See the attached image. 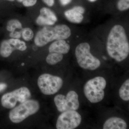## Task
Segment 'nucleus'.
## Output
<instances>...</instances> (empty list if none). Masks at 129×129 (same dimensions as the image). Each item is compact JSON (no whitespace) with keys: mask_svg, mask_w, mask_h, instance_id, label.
Wrapping results in <instances>:
<instances>
[{"mask_svg":"<svg viewBox=\"0 0 129 129\" xmlns=\"http://www.w3.org/2000/svg\"><path fill=\"white\" fill-rule=\"evenodd\" d=\"M109 55L118 62L126 59L129 54V43L126 32L122 25L117 24L111 29L107 40Z\"/></svg>","mask_w":129,"mask_h":129,"instance_id":"1","label":"nucleus"},{"mask_svg":"<svg viewBox=\"0 0 129 129\" xmlns=\"http://www.w3.org/2000/svg\"><path fill=\"white\" fill-rule=\"evenodd\" d=\"M71 34L70 28L65 24H59L54 27L45 26L37 32L34 43L37 46H44L53 41L67 39Z\"/></svg>","mask_w":129,"mask_h":129,"instance_id":"2","label":"nucleus"},{"mask_svg":"<svg viewBox=\"0 0 129 129\" xmlns=\"http://www.w3.org/2000/svg\"><path fill=\"white\" fill-rule=\"evenodd\" d=\"M90 46L87 42L80 43L76 46L75 55L79 66L83 69L94 70L100 67V60L92 55L90 52Z\"/></svg>","mask_w":129,"mask_h":129,"instance_id":"3","label":"nucleus"},{"mask_svg":"<svg viewBox=\"0 0 129 129\" xmlns=\"http://www.w3.org/2000/svg\"><path fill=\"white\" fill-rule=\"evenodd\" d=\"M107 82L102 76H97L88 81L85 85L84 92L88 101L91 103L101 101L104 98Z\"/></svg>","mask_w":129,"mask_h":129,"instance_id":"4","label":"nucleus"},{"mask_svg":"<svg viewBox=\"0 0 129 129\" xmlns=\"http://www.w3.org/2000/svg\"><path fill=\"white\" fill-rule=\"evenodd\" d=\"M40 108L39 103L37 101L28 99L11 110L9 113V119L13 123H21L30 115L36 113Z\"/></svg>","mask_w":129,"mask_h":129,"instance_id":"5","label":"nucleus"},{"mask_svg":"<svg viewBox=\"0 0 129 129\" xmlns=\"http://www.w3.org/2000/svg\"><path fill=\"white\" fill-rule=\"evenodd\" d=\"M63 81L58 76L44 74L39 77L37 84L41 91L44 94L51 95L59 91L62 87Z\"/></svg>","mask_w":129,"mask_h":129,"instance_id":"6","label":"nucleus"},{"mask_svg":"<svg viewBox=\"0 0 129 129\" xmlns=\"http://www.w3.org/2000/svg\"><path fill=\"white\" fill-rule=\"evenodd\" d=\"M31 96V92L27 88L21 87L3 95L1 98L2 104L5 108H13L18 102L23 103L29 99Z\"/></svg>","mask_w":129,"mask_h":129,"instance_id":"7","label":"nucleus"},{"mask_svg":"<svg viewBox=\"0 0 129 129\" xmlns=\"http://www.w3.org/2000/svg\"><path fill=\"white\" fill-rule=\"evenodd\" d=\"M58 111L62 113L68 111H76L79 107L78 95L75 91L71 90L67 95L58 94L54 99Z\"/></svg>","mask_w":129,"mask_h":129,"instance_id":"8","label":"nucleus"},{"mask_svg":"<svg viewBox=\"0 0 129 129\" xmlns=\"http://www.w3.org/2000/svg\"><path fill=\"white\" fill-rule=\"evenodd\" d=\"M81 117L76 111H68L62 113L57 120V129H74L78 127L81 122Z\"/></svg>","mask_w":129,"mask_h":129,"instance_id":"9","label":"nucleus"},{"mask_svg":"<svg viewBox=\"0 0 129 129\" xmlns=\"http://www.w3.org/2000/svg\"><path fill=\"white\" fill-rule=\"evenodd\" d=\"M85 12V10L84 8L78 6L66 11L64 12V15L70 22L73 23L78 24L83 21L84 18L83 14Z\"/></svg>","mask_w":129,"mask_h":129,"instance_id":"10","label":"nucleus"},{"mask_svg":"<svg viewBox=\"0 0 129 129\" xmlns=\"http://www.w3.org/2000/svg\"><path fill=\"white\" fill-rule=\"evenodd\" d=\"M70 49L69 44L64 40H57L53 42L48 48L49 52L66 54L68 53Z\"/></svg>","mask_w":129,"mask_h":129,"instance_id":"11","label":"nucleus"},{"mask_svg":"<svg viewBox=\"0 0 129 129\" xmlns=\"http://www.w3.org/2000/svg\"><path fill=\"white\" fill-rule=\"evenodd\" d=\"M127 127V123L123 119L117 117H112L105 122L103 129H125Z\"/></svg>","mask_w":129,"mask_h":129,"instance_id":"12","label":"nucleus"},{"mask_svg":"<svg viewBox=\"0 0 129 129\" xmlns=\"http://www.w3.org/2000/svg\"><path fill=\"white\" fill-rule=\"evenodd\" d=\"M15 48L11 45L8 40H4L2 42L0 46V55L3 57H8L11 55Z\"/></svg>","mask_w":129,"mask_h":129,"instance_id":"13","label":"nucleus"},{"mask_svg":"<svg viewBox=\"0 0 129 129\" xmlns=\"http://www.w3.org/2000/svg\"><path fill=\"white\" fill-rule=\"evenodd\" d=\"M63 55L56 52H50L46 58V62L50 65H55L61 61Z\"/></svg>","mask_w":129,"mask_h":129,"instance_id":"14","label":"nucleus"},{"mask_svg":"<svg viewBox=\"0 0 129 129\" xmlns=\"http://www.w3.org/2000/svg\"><path fill=\"white\" fill-rule=\"evenodd\" d=\"M121 99L125 101L129 100V79H127L123 83L119 91Z\"/></svg>","mask_w":129,"mask_h":129,"instance_id":"15","label":"nucleus"},{"mask_svg":"<svg viewBox=\"0 0 129 129\" xmlns=\"http://www.w3.org/2000/svg\"><path fill=\"white\" fill-rule=\"evenodd\" d=\"M8 40L9 44L15 48V50L23 51L27 49V46L25 42L19 39L12 38Z\"/></svg>","mask_w":129,"mask_h":129,"instance_id":"16","label":"nucleus"},{"mask_svg":"<svg viewBox=\"0 0 129 129\" xmlns=\"http://www.w3.org/2000/svg\"><path fill=\"white\" fill-rule=\"evenodd\" d=\"M7 29L10 32L17 29H22V26L21 22L16 19H12L8 21L7 25Z\"/></svg>","mask_w":129,"mask_h":129,"instance_id":"17","label":"nucleus"},{"mask_svg":"<svg viewBox=\"0 0 129 129\" xmlns=\"http://www.w3.org/2000/svg\"><path fill=\"white\" fill-rule=\"evenodd\" d=\"M40 13L41 15L45 16L55 23L57 21V17L55 13L47 8L43 7L40 10Z\"/></svg>","mask_w":129,"mask_h":129,"instance_id":"18","label":"nucleus"},{"mask_svg":"<svg viewBox=\"0 0 129 129\" xmlns=\"http://www.w3.org/2000/svg\"><path fill=\"white\" fill-rule=\"evenodd\" d=\"M36 22L38 25L47 26H51L54 25L55 23L54 21H52L51 19L41 14H40V16L37 18Z\"/></svg>","mask_w":129,"mask_h":129,"instance_id":"19","label":"nucleus"},{"mask_svg":"<svg viewBox=\"0 0 129 129\" xmlns=\"http://www.w3.org/2000/svg\"><path fill=\"white\" fill-rule=\"evenodd\" d=\"M21 35L24 40L28 41L33 39L34 36V33L30 28L26 27L22 29Z\"/></svg>","mask_w":129,"mask_h":129,"instance_id":"20","label":"nucleus"},{"mask_svg":"<svg viewBox=\"0 0 129 129\" xmlns=\"http://www.w3.org/2000/svg\"><path fill=\"white\" fill-rule=\"evenodd\" d=\"M118 10L124 11L129 8V0H119L117 4Z\"/></svg>","mask_w":129,"mask_h":129,"instance_id":"21","label":"nucleus"},{"mask_svg":"<svg viewBox=\"0 0 129 129\" xmlns=\"http://www.w3.org/2000/svg\"><path fill=\"white\" fill-rule=\"evenodd\" d=\"M19 2L22 3L24 6L29 7L34 6L36 3L37 0H17Z\"/></svg>","mask_w":129,"mask_h":129,"instance_id":"22","label":"nucleus"},{"mask_svg":"<svg viewBox=\"0 0 129 129\" xmlns=\"http://www.w3.org/2000/svg\"><path fill=\"white\" fill-rule=\"evenodd\" d=\"M9 36L12 39H19L21 38V30L17 31L14 30L13 32H11Z\"/></svg>","mask_w":129,"mask_h":129,"instance_id":"23","label":"nucleus"},{"mask_svg":"<svg viewBox=\"0 0 129 129\" xmlns=\"http://www.w3.org/2000/svg\"><path fill=\"white\" fill-rule=\"evenodd\" d=\"M43 2L50 7L53 6L55 4V0H42Z\"/></svg>","mask_w":129,"mask_h":129,"instance_id":"24","label":"nucleus"},{"mask_svg":"<svg viewBox=\"0 0 129 129\" xmlns=\"http://www.w3.org/2000/svg\"><path fill=\"white\" fill-rule=\"evenodd\" d=\"M72 0H60L61 5L62 6H66L69 5L72 1Z\"/></svg>","mask_w":129,"mask_h":129,"instance_id":"25","label":"nucleus"},{"mask_svg":"<svg viewBox=\"0 0 129 129\" xmlns=\"http://www.w3.org/2000/svg\"><path fill=\"white\" fill-rule=\"evenodd\" d=\"M7 87V85L6 84L4 83H1L0 84V92L2 91L5 89Z\"/></svg>","mask_w":129,"mask_h":129,"instance_id":"26","label":"nucleus"},{"mask_svg":"<svg viewBox=\"0 0 129 129\" xmlns=\"http://www.w3.org/2000/svg\"><path fill=\"white\" fill-rule=\"evenodd\" d=\"M88 1L91 2H95L97 0H88Z\"/></svg>","mask_w":129,"mask_h":129,"instance_id":"27","label":"nucleus"},{"mask_svg":"<svg viewBox=\"0 0 129 129\" xmlns=\"http://www.w3.org/2000/svg\"><path fill=\"white\" fill-rule=\"evenodd\" d=\"M5 1H8L10 2H13L15 1V0H5Z\"/></svg>","mask_w":129,"mask_h":129,"instance_id":"28","label":"nucleus"}]
</instances>
